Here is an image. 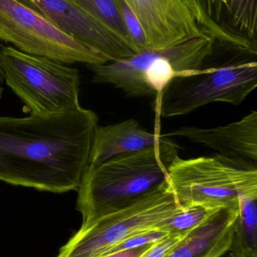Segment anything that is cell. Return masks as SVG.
<instances>
[{"mask_svg": "<svg viewBox=\"0 0 257 257\" xmlns=\"http://www.w3.org/2000/svg\"><path fill=\"white\" fill-rule=\"evenodd\" d=\"M98 123L96 113L81 107L0 117V181L54 193L78 190Z\"/></svg>", "mask_w": 257, "mask_h": 257, "instance_id": "cell-1", "label": "cell"}, {"mask_svg": "<svg viewBox=\"0 0 257 257\" xmlns=\"http://www.w3.org/2000/svg\"><path fill=\"white\" fill-rule=\"evenodd\" d=\"M180 147L173 141L89 165L76 201L82 223L135 203L167 180Z\"/></svg>", "mask_w": 257, "mask_h": 257, "instance_id": "cell-2", "label": "cell"}, {"mask_svg": "<svg viewBox=\"0 0 257 257\" xmlns=\"http://www.w3.org/2000/svg\"><path fill=\"white\" fill-rule=\"evenodd\" d=\"M169 190L180 208L238 211L241 195L257 193L256 162L235 156L178 158L169 169Z\"/></svg>", "mask_w": 257, "mask_h": 257, "instance_id": "cell-3", "label": "cell"}, {"mask_svg": "<svg viewBox=\"0 0 257 257\" xmlns=\"http://www.w3.org/2000/svg\"><path fill=\"white\" fill-rule=\"evenodd\" d=\"M216 42L204 35L175 46L140 51L119 61L89 65L93 81L110 84L131 97L158 96L173 78L202 69L215 53Z\"/></svg>", "mask_w": 257, "mask_h": 257, "instance_id": "cell-4", "label": "cell"}, {"mask_svg": "<svg viewBox=\"0 0 257 257\" xmlns=\"http://www.w3.org/2000/svg\"><path fill=\"white\" fill-rule=\"evenodd\" d=\"M257 53L239 50L236 56L217 66L173 78L157 96L156 111L163 117L193 112L208 104L238 105L257 87Z\"/></svg>", "mask_w": 257, "mask_h": 257, "instance_id": "cell-5", "label": "cell"}, {"mask_svg": "<svg viewBox=\"0 0 257 257\" xmlns=\"http://www.w3.org/2000/svg\"><path fill=\"white\" fill-rule=\"evenodd\" d=\"M0 63L6 84L32 114L48 115L81 107L78 69L11 46L1 47Z\"/></svg>", "mask_w": 257, "mask_h": 257, "instance_id": "cell-6", "label": "cell"}, {"mask_svg": "<svg viewBox=\"0 0 257 257\" xmlns=\"http://www.w3.org/2000/svg\"><path fill=\"white\" fill-rule=\"evenodd\" d=\"M181 210L166 181L135 203L82 223L56 257L103 256L128 237L156 229L158 223Z\"/></svg>", "mask_w": 257, "mask_h": 257, "instance_id": "cell-7", "label": "cell"}, {"mask_svg": "<svg viewBox=\"0 0 257 257\" xmlns=\"http://www.w3.org/2000/svg\"><path fill=\"white\" fill-rule=\"evenodd\" d=\"M0 40L26 54L63 63L89 66L110 62L16 0H0Z\"/></svg>", "mask_w": 257, "mask_h": 257, "instance_id": "cell-8", "label": "cell"}, {"mask_svg": "<svg viewBox=\"0 0 257 257\" xmlns=\"http://www.w3.org/2000/svg\"><path fill=\"white\" fill-rule=\"evenodd\" d=\"M197 25L216 42L257 53V0H182Z\"/></svg>", "mask_w": 257, "mask_h": 257, "instance_id": "cell-9", "label": "cell"}, {"mask_svg": "<svg viewBox=\"0 0 257 257\" xmlns=\"http://www.w3.org/2000/svg\"><path fill=\"white\" fill-rule=\"evenodd\" d=\"M16 1L101 53L110 62L119 61L138 53L132 45L66 0Z\"/></svg>", "mask_w": 257, "mask_h": 257, "instance_id": "cell-10", "label": "cell"}, {"mask_svg": "<svg viewBox=\"0 0 257 257\" xmlns=\"http://www.w3.org/2000/svg\"><path fill=\"white\" fill-rule=\"evenodd\" d=\"M137 17L149 48L175 46L204 36L182 0H123Z\"/></svg>", "mask_w": 257, "mask_h": 257, "instance_id": "cell-11", "label": "cell"}, {"mask_svg": "<svg viewBox=\"0 0 257 257\" xmlns=\"http://www.w3.org/2000/svg\"><path fill=\"white\" fill-rule=\"evenodd\" d=\"M186 138L215 150L219 154L257 161V112L251 111L238 121L211 128L185 126L161 135Z\"/></svg>", "mask_w": 257, "mask_h": 257, "instance_id": "cell-12", "label": "cell"}, {"mask_svg": "<svg viewBox=\"0 0 257 257\" xmlns=\"http://www.w3.org/2000/svg\"><path fill=\"white\" fill-rule=\"evenodd\" d=\"M168 138L149 133L134 119L109 126H97L92 138L89 165H98L116 156L145 149Z\"/></svg>", "mask_w": 257, "mask_h": 257, "instance_id": "cell-13", "label": "cell"}, {"mask_svg": "<svg viewBox=\"0 0 257 257\" xmlns=\"http://www.w3.org/2000/svg\"><path fill=\"white\" fill-rule=\"evenodd\" d=\"M238 211L220 209L185 235L165 257H205L232 227Z\"/></svg>", "mask_w": 257, "mask_h": 257, "instance_id": "cell-14", "label": "cell"}, {"mask_svg": "<svg viewBox=\"0 0 257 257\" xmlns=\"http://www.w3.org/2000/svg\"><path fill=\"white\" fill-rule=\"evenodd\" d=\"M229 252L238 257H257V193L239 197Z\"/></svg>", "mask_w": 257, "mask_h": 257, "instance_id": "cell-15", "label": "cell"}, {"mask_svg": "<svg viewBox=\"0 0 257 257\" xmlns=\"http://www.w3.org/2000/svg\"><path fill=\"white\" fill-rule=\"evenodd\" d=\"M134 46L117 0H66ZM135 48V47H134Z\"/></svg>", "mask_w": 257, "mask_h": 257, "instance_id": "cell-16", "label": "cell"}, {"mask_svg": "<svg viewBox=\"0 0 257 257\" xmlns=\"http://www.w3.org/2000/svg\"><path fill=\"white\" fill-rule=\"evenodd\" d=\"M215 211H217L199 206L184 208L160 222L157 224L156 229L166 231L170 234L187 233L203 223Z\"/></svg>", "mask_w": 257, "mask_h": 257, "instance_id": "cell-17", "label": "cell"}, {"mask_svg": "<svg viewBox=\"0 0 257 257\" xmlns=\"http://www.w3.org/2000/svg\"><path fill=\"white\" fill-rule=\"evenodd\" d=\"M170 235V234L168 232L161 230V229H154L146 231V232L128 237L126 239L123 240V241L113 246L110 250H107L104 255L122 251V250H129V249L151 245V244H155V243L161 241L163 238H166Z\"/></svg>", "mask_w": 257, "mask_h": 257, "instance_id": "cell-18", "label": "cell"}, {"mask_svg": "<svg viewBox=\"0 0 257 257\" xmlns=\"http://www.w3.org/2000/svg\"><path fill=\"white\" fill-rule=\"evenodd\" d=\"M117 1L133 45L138 53L149 49L146 35L137 17L123 0H117Z\"/></svg>", "mask_w": 257, "mask_h": 257, "instance_id": "cell-19", "label": "cell"}, {"mask_svg": "<svg viewBox=\"0 0 257 257\" xmlns=\"http://www.w3.org/2000/svg\"><path fill=\"white\" fill-rule=\"evenodd\" d=\"M187 233L170 234L161 241L152 244L140 257H165L182 241Z\"/></svg>", "mask_w": 257, "mask_h": 257, "instance_id": "cell-20", "label": "cell"}, {"mask_svg": "<svg viewBox=\"0 0 257 257\" xmlns=\"http://www.w3.org/2000/svg\"><path fill=\"white\" fill-rule=\"evenodd\" d=\"M232 241V226L225 233L223 238L214 246V248L205 257H221L230 250Z\"/></svg>", "mask_w": 257, "mask_h": 257, "instance_id": "cell-21", "label": "cell"}, {"mask_svg": "<svg viewBox=\"0 0 257 257\" xmlns=\"http://www.w3.org/2000/svg\"><path fill=\"white\" fill-rule=\"evenodd\" d=\"M151 245L129 249V250H122V251L116 252V253H108V254H105L100 257H140L148 250V248Z\"/></svg>", "mask_w": 257, "mask_h": 257, "instance_id": "cell-22", "label": "cell"}, {"mask_svg": "<svg viewBox=\"0 0 257 257\" xmlns=\"http://www.w3.org/2000/svg\"><path fill=\"white\" fill-rule=\"evenodd\" d=\"M0 49H1V46H0ZM3 81H4V78H3V72H2V68H1V63H0V99H1L2 97V93L3 92Z\"/></svg>", "mask_w": 257, "mask_h": 257, "instance_id": "cell-23", "label": "cell"}, {"mask_svg": "<svg viewBox=\"0 0 257 257\" xmlns=\"http://www.w3.org/2000/svg\"><path fill=\"white\" fill-rule=\"evenodd\" d=\"M221 257H238L237 256H235V254H234L233 253H232V252H228V253H226V254L223 255V256Z\"/></svg>", "mask_w": 257, "mask_h": 257, "instance_id": "cell-24", "label": "cell"}]
</instances>
